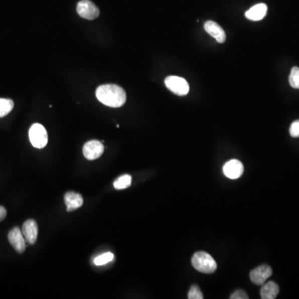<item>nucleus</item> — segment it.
Wrapping results in <instances>:
<instances>
[{
    "mask_svg": "<svg viewBox=\"0 0 299 299\" xmlns=\"http://www.w3.org/2000/svg\"><path fill=\"white\" fill-rule=\"evenodd\" d=\"M289 83L291 87L295 89H299V68H292L289 76Z\"/></svg>",
    "mask_w": 299,
    "mask_h": 299,
    "instance_id": "nucleus-18",
    "label": "nucleus"
},
{
    "mask_svg": "<svg viewBox=\"0 0 299 299\" xmlns=\"http://www.w3.org/2000/svg\"><path fill=\"white\" fill-rule=\"evenodd\" d=\"M8 239L10 244L19 253H23L26 249V241L23 235L22 230L19 227H15L10 230L8 234Z\"/></svg>",
    "mask_w": 299,
    "mask_h": 299,
    "instance_id": "nucleus-7",
    "label": "nucleus"
},
{
    "mask_svg": "<svg viewBox=\"0 0 299 299\" xmlns=\"http://www.w3.org/2000/svg\"><path fill=\"white\" fill-rule=\"evenodd\" d=\"M279 292V287L276 282H264L262 285L260 290L261 298L263 299H274L277 297Z\"/></svg>",
    "mask_w": 299,
    "mask_h": 299,
    "instance_id": "nucleus-14",
    "label": "nucleus"
},
{
    "mask_svg": "<svg viewBox=\"0 0 299 299\" xmlns=\"http://www.w3.org/2000/svg\"><path fill=\"white\" fill-rule=\"evenodd\" d=\"M223 172L228 178L235 180L239 178L244 173V166L238 160H231L225 163Z\"/></svg>",
    "mask_w": 299,
    "mask_h": 299,
    "instance_id": "nucleus-10",
    "label": "nucleus"
},
{
    "mask_svg": "<svg viewBox=\"0 0 299 299\" xmlns=\"http://www.w3.org/2000/svg\"><path fill=\"white\" fill-rule=\"evenodd\" d=\"M77 12L80 17L87 20H95L100 15L99 9L90 0H82L78 2Z\"/></svg>",
    "mask_w": 299,
    "mask_h": 299,
    "instance_id": "nucleus-5",
    "label": "nucleus"
},
{
    "mask_svg": "<svg viewBox=\"0 0 299 299\" xmlns=\"http://www.w3.org/2000/svg\"><path fill=\"white\" fill-rule=\"evenodd\" d=\"M204 28L205 31L207 32L210 36L215 38L218 43L223 44L226 40V34L224 29L215 21H207L204 25Z\"/></svg>",
    "mask_w": 299,
    "mask_h": 299,
    "instance_id": "nucleus-11",
    "label": "nucleus"
},
{
    "mask_svg": "<svg viewBox=\"0 0 299 299\" xmlns=\"http://www.w3.org/2000/svg\"><path fill=\"white\" fill-rule=\"evenodd\" d=\"M191 263L196 270L207 274L215 273L217 268V263L212 256L204 251L195 253L191 259Z\"/></svg>",
    "mask_w": 299,
    "mask_h": 299,
    "instance_id": "nucleus-2",
    "label": "nucleus"
},
{
    "mask_svg": "<svg viewBox=\"0 0 299 299\" xmlns=\"http://www.w3.org/2000/svg\"><path fill=\"white\" fill-rule=\"evenodd\" d=\"M165 84L167 88L178 96H186L188 94L190 87L185 78L177 76H169L165 80Z\"/></svg>",
    "mask_w": 299,
    "mask_h": 299,
    "instance_id": "nucleus-4",
    "label": "nucleus"
},
{
    "mask_svg": "<svg viewBox=\"0 0 299 299\" xmlns=\"http://www.w3.org/2000/svg\"><path fill=\"white\" fill-rule=\"evenodd\" d=\"M230 299H248L249 296L246 292H244V290L239 289L236 290L234 293H232L231 296L229 297Z\"/></svg>",
    "mask_w": 299,
    "mask_h": 299,
    "instance_id": "nucleus-21",
    "label": "nucleus"
},
{
    "mask_svg": "<svg viewBox=\"0 0 299 299\" xmlns=\"http://www.w3.org/2000/svg\"><path fill=\"white\" fill-rule=\"evenodd\" d=\"M273 270L267 264L258 266L250 272V279L256 285H263L268 277H270Z\"/></svg>",
    "mask_w": 299,
    "mask_h": 299,
    "instance_id": "nucleus-9",
    "label": "nucleus"
},
{
    "mask_svg": "<svg viewBox=\"0 0 299 299\" xmlns=\"http://www.w3.org/2000/svg\"><path fill=\"white\" fill-rule=\"evenodd\" d=\"M21 230L27 244L33 245L36 243L39 234V226L35 220H28L25 221Z\"/></svg>",
    "mask_w": 299,
    "mask_h": 299,
    "instance_id": "nucleus-8",
    "label": "nucleus"
},
{
    "mask_svg": "<svg viewBox=\"0 0 299 299\" xmlns=\"http://www.w3.org/2000/svg\"><path fill=\"white\" fill-rule=\"evenodd\" d=\"M97 100L106 106L118 108L126 101V94L123 88L115 84L101 85L96 91Z\"/></svg>",
    "mask_w": 299,
    "mask_h": 299,
    "instance_id": "nucleus-1",
    "label": "nucleus"
},
{
    "mask_svg": "<svg viewBox=\"0 0 299 299\" xmlns=\"http://www.w3.org/2000/svg\"><path fill=\"white\" fill-rule=\"evenodd\" d=\"M131 181H132V179L130 175H123L114 181V188L116 190H123V189L128 188L131 185Z\"/></svg>",
    "mask_w": 299,
    "mask_h": 299,
    "instance_id": "nucleus-15",
    "label": "nucleus"
},
{
    "mask_svg": "<svg viewBox=\"0 0 299 299\" xmlns=\"http://www.w3.org/2000/svg\"><path fill=\"white\" fill-rule=\"evenodd\" d=\"M14 106L15 103L12 100L0 98V117L7 116L8 114L12 111Z\"/></svg>",
    "mask_w": 299,
    "mask_h": 299,
    "instance_id": "nucleus-16",
    "label": "nucleus"
},
{
    "mask_svg": "<svg viewBox=\"0 0 299 299\" xmlns=\"http://www.w3.org/2000/svg\"><path fill=\"white\" fill-rule=\"evenodd\" d=\"M114 259V254L112 253H105L101 255L97 256L94 259V263L96 265L101 266L106 264V263L111 262Z\"/></svg>",
    "mask_w": 299,
    "mask_h": 299,
    "instance_id": "nucleus-17",
    "label": "nucleus"
},
{
    "mask_svg": "<svg viewBox=\"0 0 299 299\" xmlns=\"http://www.w3.org/2000/svg\"><path fill=\"white\" fill-rule=\"evenodd\" d=\"M189 299H203L204 296L197 285H192L188 292Z\"/></svg>",
    "mask_w": 299,
    "mask_h": 299,
    "instance_id": "nucleus-19",
    "label": "nucleus"
},
{
    "mask_svg": "<svg viewBox=\"0 0 299 299\" xmlns=\"http://www.w3.org/2000/svg\"><path fill=\"white\" fill-rule=\"evenodd\" d=\"M64 200L67 206V211L68 212L74 211L83 205L82 196L80 194L76 193L73 191H69L68 193H66Z\"/></svg>",
    "mask_w": 299,
    "mask_h": 299,
    "instance_id": "nucleus-12",
    "label": "nucleus"
},
{
    "mask_svg": "<svg viewBox=\"0 0 299 299\" xmlns=\"http://www.w3.org/2000/svg\"><path fill=\"white\" fill-rule=\"evenodd\" d=\"M6 215H7V210H6V209L4 206L0 205V222L2 220H5V218H6Z\"/></svg>",
    "mask_w": 299,
    "mask_h": 299,
    "instance_id": "nucleus-22",
    "label": "nucleus"
},
{
    "mask_svg": "<svg viewBox=\"0 0 299 299\" xmlns=\"http://www.w3.org/2000/svg\"><path fill=\"white\" fill-rule=\"evenodd\" d=\"M289 133L292 137H299V120L292 122L290 126Z\"/></svg>",
    "mask_w": 299,
    "mask_h": 299,
    "instance_id": "nucleus-20",
    "label": "nucleus"
},
{
    "mask_svg": "<svg viewBox=\"0 0 299 299\" xmlns=\"http://www.w3.org/2000/svg\"><path fill=\"white\" fill-rule=\"evenodd\" d=\"M104 150L105 147L101 141L93 140L85 143L82 152L86 159L93 161L101 157V155L103 154Z\"/></svg>",
    "mask_w": 299,
    "mask_h": 299,
    "instance_id": "nucleus-6",
    "label": "nucleus"
},
{
    "mask_svg": "<svg viewBox=\"0 0 299 299\" xmlns=\"http://www.w3.org/2000/svg\"><path fill=\"white\" fill-rule=\"evenodd\" d=\"M29 140L33 146L38 149H43L48 144V132L44 125L35 123L29 129Z\"/></svg>",
    "mask_w": 299,
    "mask_h": 299,
    "instance_id": "nucleus-3",
    "label": "nucleus"
},
{
    "mask_svg": "<svg viewBox=\"0 0 299 299\" xmlns=\"http://www.w3.org/2000/svg\"><path fill=\"white\" fill-rule=\"evenodd\" d=\"M268 7L264 4H258L250 8L246 13L245 17L251 21H259L265 17Z\"/></svg>",
    "mask_w": 299,
    "mask_h": 299,
    "instance_id": "nucleus-13",
    "label": "nucleus"
}]
</instances>
